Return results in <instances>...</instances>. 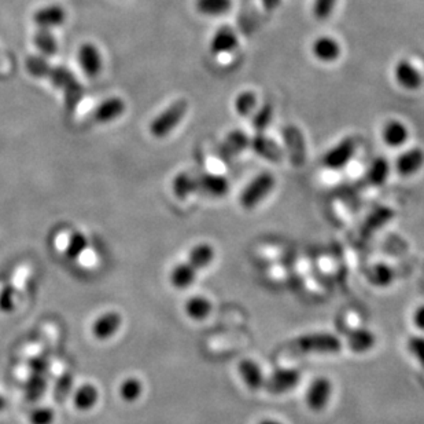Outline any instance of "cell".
<instances>
[{"label":"cell","instance_id":"obj_1","mask_svg":"<svg viewBox=\"0 0 424 424\" xmlns=\"http://www.w3.org/2000/svg\"><path fill=\"white\" fill-rule=\"evenodd\" d=\"M275 186L274 174L264 171L247 183V186L240 193L239 202L245 210H253L272 193Z\"/></svg>","mask_w":424,"mask_h":424},{"label":"cell","instance_id":"obj_2","mask_svg":"<svg viewBox=\"0 0 424 424\" xmlns=\"http://www.w3.org/2000/svg\"><path fill=\"white\" fill-rule=\"evenodd\" d=\"M189 111V102L186 99H179L160 113L150 124V133L155 138H165L180 124Z\"/></svg>","mask_w":424,"mask_h":424},{"label":"cell","instance_id":"obj_3","mask_svg":"<svg viewBox=\"0 0 424 424\" xmlns=\"http://www.w3.org/2000/svg\"><path fill=\"white\" fill-rule=\"evenodd\" d=\"M293 347L301 353H320V354H334L342 349V342L333 334H311L298 337L293 343Z\"/></svg>","mask_w":424,"mask_h":424},{"label":"cell","instance_id":"obj_4","mask_svg":"<svg viewBox=\"0 0 424 424\" xmlns=\"http://www.w3.org/2000/svg\"><path fill=\"white\" fill-rule=\"evenodd\" d=\"M334 393V386L333 381L328 378L318 376L308 387L306 391V405L313 411V412H321L324 408L328 406L331 401Z\"/></svg>","mask_w":424,"mask_h":424},{"label":"cell","instance_id":"obj_5","mask_svg":"<svg viewBox=\"0 0 424 424\" xmlns=\"http://www.w3.org/2000/svg\"><path fill=\"white\" fill-rule=\"evenodd\" d=\"M357 151V139L353 136L342 139L338 145L330 149L323 158V163L330 170H340L347 165Z\"/></svg>","mask_w":424,"mask_h":424},{"label":"cell","instance_id":"obj_6","mask_svg":"<svg viewBox=\"0 0 424 424\" xmlns=\"http://www.w3.org/2000/svg\"><path fill=\"white\" fill-rule=\"evenodd\" d=\"M301 381V372L293 368H281L265 379L267 391L271 394H286L293 391Z\"/></svg>","mask_w":424,"mask_h":424},{"label":"cell","instance_id":"obj_7","mask_svg":"<svg viewBox=\"0 0 424 424\" xmlns=\"http://www.w3.org/2000/svg\"><path fill=\"white\" fill-rule=\"evenodd\" d=\"M396 82L405 89L415 91L423 86V76L420 70L415 67L409 60H400L394 67Z\"/></svg>","mask_w":424,"mask_h":424},{"label":"cell","instance_id":"obj_8","mask_svg":"<svg viewBox=\"0 0 424 424\" xmlns=\"http://www.w3.org/2000/svg\"><path fill=\"white\" fill-rule=\"evenodd\" d=\"M79 64L83 69L87 76L89 77H96L104 67V60L102 54L98 48V45L94 43H84L79 48Z\"/></svg>","mask_w":424,"mask_h":424},{"label":"cell","instance_id":"obj_9","mask_svg":"<svg viewBox=\"0 0 424 424\" xmlns=\"http://www.w3.org/2000/svg\"><path fill=\"white\" fill-rule=\"evenodd\" d=\"M123 325L121 314L116 312H108L98 317L92 324V335L98 340H107L117 334V331Z\"/></svg>","mask_w":424,"mask_h":424},{"label":"cell","instance_id":"obj_10","mask_svg":"<svg viewBox=\"0 0 424 424\" xmlns=\"http://www.w3.org/2000/svg\"><path fill=\"white\" fill-rule=\"evenodd\" d=\"M340 42L331 36H320L312 43V54L320 62H335L340 57Z\"/></svg>","mask_w":424,"mask_h":424},{"label":"cell","instance_id":"obj_11","mask_svg":"<svg viewBox=\"0 0 424 424\" xmlns=\"http://www.w3.org/2000/svg\"><path fill=\"white\" fill-rule=\"evenodd\" d=\"M35 23L42 29H52L66 21V11L58 4H50L39 9L33 16Z\"/></svg>","mask_w":424,"mask_h":424},{"label":"cell","instance_id":"obj_12","mask_svg":"<svg viewBox=\"0 0 424 424\" xmlns=\"http://www.w3.org/2000/svg\"><path fill=\"white\" fill-rule=\"evenodd\" d=\"M238 35L231 26H221L213 35L211 51L214 55L230 54L238 47Z\"/></svg>","mask_w":424,"mask_h":424},{"label":"cell","instance_id":"obj_13","mask_svg":"<svg viewBox=\"0 0 424 424\" xmlns=\"http://www.w3.org/2000/svg\"><path fill=\"white\" fill-rule=\"evenodd\" d=\"M238 371L245 384L252 391H258L265 386V376L261 366L253 359H243L238 365Z\"/></svg>","mask_w":424,"mask_h":424},{"label":"cell","instance_id":"obj_14","mask_svg":"<svg viewBox=\"0 0 424 424\" xmlns=\"http://www.w3.org/2000/svg\"><path fill=\"white\" fill-rule=\"evenodd\" d=\"M424 165V151L420 148H412L397 158L396 167L400 175L411 177L420 171Z\"/></svg>","mask_w":424,"mask_h":424},{"label":"cell","instance_id":"obj_15","mask_svg":"<svg viewBox=\"0 0 424 424\" xmlns=\"http://www.w3.org/2000/svg\"><path fill=\"white\" fill-rule=\"evenodd\" d=\"M125 102L120 97H110L105 99L104 102L99 104V107L95 109L94 117L98 123H108L125 112Z\"/></svg>","mask_w":424,"mask_h":424},{"label":"cell","instance_id":"obj_16","mask_svg":"<svg viewBox=\"0 0 424 424\" xmlns=\"http://www.w3.org/2000/svg\"><path fill=\"white\" fill-rule=\"evenodd\" d=\"M198 190L211 197H223L230 190L228 180L216 174H205L198 179Z\"/></svg>","mask_w":424,"mask_h":424},{"label":"cell","instance_id":"obj_17","mask_svg":"<svg viewBox=\"0 0 424 424\" xmlns=\"http://www.w3.org/2000/svg\"><path fill=\"white\" fill-rule=\"evenodd\" d=\"M383 141L390 148H400L406 143L409 130L400 120H390L386 123L382 131Z\"/></svg>","mask_w":424,"mask_h":424},{"label":"cell","instance_id":"obj_18","mask_svg":"<svg viewBox=\"0 0 424 424\" xmlns=\"http://www.w3.org/2000/svg\"><path fill=\"white\" fill-rule=\"evenodd\" d=\"M376 343V336L365 328L355 330L347 335V346L353 353H367L374 349Z\"/></svg>","mask_w":424,"mask_h":424},{"label":"cell","instance_id":"obj_19","mask_svg":"<svg viewBox=\"0 0 424 424\" xmlns=\"http://www.w3.org/2000/svg\"><path fill=\"white\" fill-rule=\"evenodd\" d=\"M196 276L198 271L189 262H183L172 268L169 274L170 284L177 290H184L196 280Z\"/></svg>","mask_w":424,"mask_h":424},{"label":"cell","instance_id":"obj_20","mask_svg":"<svg viewBox=\"0 0 424 424\" xmlns=\"http://www.w3.org/2000/svg\"><path fill=\"white\" fill-rule=\"evenodd\" d=\"M214 255H216L214 248L211 244L202 243V244H198V246L192 248L190 254H189V261L187 262L196 271H201V270L208 268L212 263L214 261Z\"/></svg>","mask_w":424,"mask_h":424},{"label":"cell","instance_id":"obj_21","mask_svg":"<svg viewBox=\"0 0 424 424\" xmlns=\"http://www.w3.org/2000/svg\"><path fill=\"white\" fill-rule=\"evenodd\" d=\"M212 309L211 300L205 296H192L186 303L187 315L195 321H202L208 318L212 312Z\"/></svg>","mask_w":424,"mask_h":424},{"label":"cell","instance_id":"obj_22","mask_svg":"<svg viewBox=\"0 0 424 424\" xmlns=\"http://www.w3.org/2000/svg\"><path fill=\"white\" fill-rule=\"evenodd\" d=\"M195 7L202 16L218 17L233 9V0H196Z\"/></svg>","mask_w":424,"mask_h":424},{"label":"cell","instance_id":"obj_23","mask_svg":"<svg viewBox=\"0 0 424 424\" xmlns=\"http://www.w3.org/2000/svg\"><path fill=\"white\" fill-rule=\"evenodd\" d=\"M99 400V391L92 384L82 386L74 394V405L80 411L92 409Z\"/></svg>","mask_w":424,"mask_h":424},{"label":"cell","instance_id":"obj_24","mask_svg":"<svg viewBox=\"0 0 424 424\" xmlns=\"http://www.w3.org/2000/svg\"><path fill=\"white\" fill-rule=\"evenodd\" d=\"M173 192L179 199H187L194 192H198V179L187 173L179 174L173 180Z\"/></svg>","mask_w":424,"mask_h":424},{"label":"cell","instance_id":"obj_25","mask_svg":"<svg viewBox=\"0 0 424 424\" xmlns=\"http://www.w3.org/2000/svg\"><path fill=\"white\" fill-rule=\"evenodd\" d=\"M390 174V164L384 157L375 158L368 170V180L374 186H382L389 178Z\"/></svg>","mask_w":424,"mask_h":424},{"label":"cell","instance_id":"obj_26","mask_svg":"<svg viewBox=\"0 0 424 424\" xmlns=\"http://www.w3.org/2000/svg\"><path fill=\"white\" fill-rule=\"evenodd\" d=\"M257 107V95L253 91H243L236 95L233 101L235 112L242 117H249Z\"/></svg>","mask_w":424,"mask_h":424},{"label":"cell","instance_id":"obj_27","mask_svg":"<svg viewBox=\"0 0 424 424\" xmlns=\"http://www.w3.org/2000/svg\"><path fill=\"white\" fill-rule=\"evenodd\" d=\"M35 45L39 48V51L47 57L54 55L58 51V43L54 35L51 33V29L39 28V31L35 35Z\"/></svg>","mask_w":424,"mask_h":424},{"label":"cell","instance_id":"obj_28","mask_svg":"<svg viewBox=\"0 0 424 424\" xmlns=\"http://www.w3.org/2000/svg\"><path fill=\"white\" fill-rule=\"evenodd\" d=\"M394 281V271L387 265H376L369 273V283L375 287L386 288Z\"/></svg>","mask_w":424,"mask_h":424},{"label":"cell","instance_id":"obj_29","mask_svg":"<svg viewBox=\"0 0 424 424\" xmlns=\"http://www.w3.org/2000/svg\"><path fill=\"white\" fill-rule=\"evenodd\" d=\"M143 393V383L136 378H128L120 387V396L125 402H135Z\"/></svg>","mask_w":424,"mask_h":424},{"label":"cell","instance_id":"obj_30","mask_svg":"<svg viewBox=\"0 0 424 424\" xmlns=\"http://www.w3.org/2000/svg\"><path fill=\"white\" fill-rule=\"evenodd\" d=\"M45 388H47L45 375L32 374L30 379L28 380L26 384V400L32 402L38 401L45 393Z\"/></svg>","mask_w":424,"mask_h":424},{"label":"cell","instance_id":"obj_31","mask_svg":"<svg viewBox=\"0 0 424 424\" xmlns=\"http://www.w3.org/2000/svg\"><path fill=\"white\" fill-rule=\"evenodd\" d=\"M87 246H88V240H87V237H85L84 234L80 233V232H74V233L70 236L69 241H67L66 251H65V252H66V256H67L69 259L74 261V259H77V258L82 256V254L87 249Z\"/></svg>","mask_w":424,"mask_h":424},{"label":"cell","instance_id":"obj_32","mask_svg":"<svg viewBox=\"0 0 424 424\" xmlns=\"http://www.w3.org/2000/svg\"><path fill=\"white\" fill-rule=\"evenodd\" d=\"M253 148L255 149L257 153H260L261 156L268 158V160H274L277 161L280 157V152L277 149L275 143H272L271 141L262 138V136H257L253 141Z\"/></svg>","mask_w":424,"mask_h":424},{"label":"cell","instance_id":"obj_33","mask_svg":"<svg viewBox=\"0 0 424 424\" xmlns=\"http://www.w3.org/2000/svg\"><path fill=\"white\" fill-rule=\"evenodd\" d=\"M337 0H315L313 3V16L318 21L330 18L335 9Z\"/></svg>","mask_w":424,"mask_h":424},{"label":"cell","instance_id":"obj_34","mask_svg":"<svg viewBox=\"0 0 424 424\" xmlns=\"http://www.w3.org/2000/svg\"><path fill=\"white\" fill-rule=\"evenodd\" d=\"M272 116H274V108L269 104H265L258 112L255 113L253 117V127L257 131H264L271 123Z\"/></svg>","mask_w":424,"mask_h":424},{"label":"cell","instance_id":"obj_35","mask_svg":"<svg viewBox=\"0 0 424 424\" xmlns=\"http://www.w3.org/2000/svg\"><path fill=\"white\" fill-rule=\"evenodd\" d=\"M249 143V139L245 133L242 131H235L227 136V149L233 153H238V152H242Z\"/></svg>","mask_w":424,"mask_h":424},{"label":"cell","instance_id":"obj_36","mask_svg":"<svg viewBox=\"0 0 424 424\" xmlns=\"http://www.w3.org/2000/svg\"><path fill=\"white\" fill-rule=\"evenodd\" d=\"M54 420H55V412L47 406L35 409L29 416L30 424H52Z\"/></svg>","mask_w":424,"mask_h":424},{"label":"cell","instance_id":"obj_37","mask_svg":"<svg viewBox=\"0 0 424 424\" xmlns=\"http://www.w3.org/2000/svg\"><path fill=\"white\" fill-rule=\"evenodd\" d=\"M72 386H73V378L70 374H65L61 376V379L58 380L57 386H55V391H54V396H55V400L57 402H64L66 400V397L69 396L70 390H72Z\"/></svg>","mask_w":424,"mask_h":424},{"label":"cell","instance_id":"obj_38","mask_svg":"<svg viewBox=\"0 0 424 424\" xmlns=\"http://www.w3.org/2000/svg\"><path fill=\"white\" fill-rule=\"evenodd\" d=\"M408 350L424 369V337L423 336H411L408 340Z\"/></svg>","mask_w":424,"mask_h":424},{"label":"cell","instance_id":"obj_39","mask_svg":"<svg viewBox=\"0 0 424 424\" xmlns=\"http://www.w3.org/2000/svg\"><path fill=\"white\" fill-rule=\"evenodd\" d=\"M14 293H16V290L11 286H7L0 290V310L1 312H9L14 309Z\"/></svg>","mask_w":424,"mask_h":424},{"label":"cell","instance_id":"obj_40","mask_svg":"<svg viewBox=\"0 0 424 424\" xmlns=\"http://www.w3.org/2000/svg\"><path fill=\"white\" fill-rule=\"evenodd\" d=\"M30 368L33 371V374H39V375H45L48 372L50 368V362L45 357H36L30 359Z\"/></svg>","mask_w":424,"mask_h":424},{"label":"cell","instance_id":"obj_41","mask_svg":"<svg viewBox=\"0 0 424 424\" xmlns=\"http://www.w3.org/2000/svg\"><path fill=\"white\" fill-rule=\"evenodd\" d=\"M413 325L418 330L424 331V305L419 306L413 312Z\"/></svg>","mask_w":424,"mask_h":424},{"label":"cell","instance_id":"obj_42","mask_svg":"<svg viewBox=\"0 0 424 424\" xmlns=\"http://www.w3.org/2000/svg\"><path fill=\"white\" fill-rule=\"evenodd\" d=\"M258 424H284L281 423V422H279V420H275V419H262V420H260Z\"/></svg>","mask_w":424,"mask_h":424},{"label":"cell","instance_id":"obj_43","mask_svg":"<svg viewBox=\"0 0 424 424\" xmlns=\"http://www.w3.org/2000/svg\"><path fill=\"white\" fill-rule=\"evenodd\" d=\"M4 408H6V400H4V397L0 396V411H3Z\"/></svg>","mask_w":424,"mask_h":424}]
</instances>
